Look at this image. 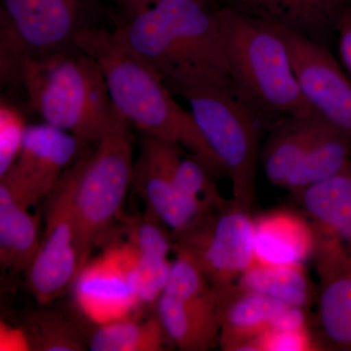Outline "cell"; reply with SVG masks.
Here are the masks:
<instances>
[{
    "label": "cell",
    "mask_w": 351,
    "mask_h": 351,
    "mask_svg": "<svg viewBox=\"0 0 351 351\" xmlns=\"http://www.w3.org/2000/svg\"><path fill=\"white\" fill-rule=\"evenodd\" d=\"M156 313L171 343L180 350L207 351L219 346V306L188 304L162 294Z\"/></svg>",
    "instance_id": "obj_19"
},
{
    "label": "cell",
    "mask_w": 351,
    "mask_h": 351,
    "mask_svg": "<svg viewBox=\"0 0 351 351\" xmlns=\"http://www.w3.org/2000/svg\"><path fill=\"white\" fill-rule=\"evenodd\" d=\"M17 82L44 122L84 145L98 143L117 117L101 66L76 45L27 62Z\"/></svg>",
    "instance_id": "obj_4"
},
{
    "label": "cell",
    "mask_w": 351,
    "mask_h": 351,
    "mask_svg": "<svg viewBox=\"0 0 351 351\" xmlns=\"http://www.w3.org/2000/svg\"><path fill=\"white\" fill-rule=\"evenodd\" d=\"M80 158V157H78ZM78 159L62 176L44 205V228L36 257L25 271L29 292L45 306L73 285L80 272L73 195Z\"/></svg>",
    "instance_id": "obj_9"
},
{
    "label": "cell",
    "mask_w": 351,
    "mask_h": 351,
    "mask_svg": "<svg viewBox=\"0 0 351 351\" xmlns=\"http://www.w3.org/2000/svg\"><path fill=\"white\" fill-rule=\"evenodd\" d=\"M182 147L141 133L140 154L134 163L133 184L145 201L147 213L173 235L189 228L208 207L204 201L182 191L173 176Z\"/></svg>",
    "instance_id": "obj_11"
},
{
    "label": "cell",
    "mask_w": 351,
    "mask_h": 351,
    "mask_svg": "<svg viewBox=\"0 0 351 351\" xmlns=\"http://www.w3.org/2000/svg\"><path fill=\"white\" fill-rule=\"evenodd\" d=\"M133 156L132 126L117 112L94 149L78 158L73 215L80 270L119 219L133 182Z\"/></svg>",
    "instance_id": "obj_5"
},
{
    "label": "cell",
    "mask_w": 351,
    "mask_h": 351,
    "mask_svg": "<svg viewBox=\"0 0 351 351\" xmlns=\"http://www.w3.org/2000/svg\"><path fill=\"white\" fill-rule=\"evenodd\" d=\"M189 106L196 125L232 182V199L251 211L265 131L243 104L213 87H191L177 93Z\"/></svg>",
    "instance_id": "obj_6"
},
{
    "label": "cell",
    "mask_w": 351,
    "mask_h": 351,
    "mask_svg": "<svg viewBox=\"0 0 351 351\" xmlns=\"http://www.w3.org/2000/svg\"><path fill=\"white\" fill-rule=\"evenodd\" d=\"M122 1H123V2L131 1V0H122Z\"/></svg>",
    "instance_id": "obj_30"
},
{
    "label": "cell",
    "mask_w": 351,
    "mask_h": 351,
    "mask_svg": "<svg viewBox=\"0 0 351 351\" xmlns=\"http://www.w3.org/2000/svg\"><path fill=\"white\" fill-rule=\"evenodd\" d=\"M251 17L278 25L329 48L351 0H226Z\"/></svg>",
    "instance_id": "obj_15"
},
{
    "label": "cell",
    "mask_w": 351,
    "mask_h": 351,
    "mask_svg": "<svg viewBox=\"0 0 351 351\" xmlns=\"http://www.w3.org/2000/svg\"><path fill=\"white\" fill-rule=\"evenodd\" d=\"M289 50L302 94L351 144V80L329 48L276 25Z\"/></svg>",
    "instance_id": "obj_12"
},
{
    "label": "cell",
    "mask_w": 351,
    "mask_h": 351,
    "mask_svg": "<svg viewBox=\"0 0 351 351\" xmlns=\"http://www.w3.org/2000/svg\"><path fill=\"white\" fill-rule=\"evenodd\" d=\"M328 124L315 112L289 115L274 124L267 132L261 152V165L267 180L285 188L291 174Z\"/></svg>",
    "instance_id": "obj_18"
},
{
    "label": "cell",
    "mask_w": 351,
    "mask_h": 351,
    "mask_svg": "<svg viewBox=\"0 0 351 351\" xmlns=\"http://www.w3.org/2000/svg\"><path fill=\"white\" fill-rule=\"evenodd\" d=\"M216 12L230 63L233 97L255 115L265 134L284 117L313 112L276 25L228 6Z\"/></svg>",
    "instance_id": "obj_3"
},
{
    "label": "cell",
    "mask_w": 351,
    "mask_h": 351,
    "mask_svg": "<svg viewBox=\"0 0 351 351\" xmlns=\"http://www.w3.org/2000/svg\"><path fill=\"white\" fill-rule=\"evenodd\" d=\"M86 147L75 136L46 122L29 125L19 156L0 178V184L20 204L36 206Z\"/></svg>",
    "instance_id": "obj_10"
},
{
    "label": "cell",
    "mask_w": 351,
    "mask_h": 351,
    "mask_svg": "<svg viewBox=\"0 0 351 351\" xmlns=\"http://www.w3.org/2000/svg\"><path fill=\"white\" fill-rule=\"evenodd\" d=\"M326 350L319 337L308 327L300 329H269L244 346L242 351Z\"/></svg>",
    "instance_id": "obj_26"
},
{
    "label": "cell",
    "mask_w": 351,
    "mask_h": 351,
    "mask_svg": "<svg viewBox=\"0 0 351 351\" xmlns=\"http://www.w3.org/2000/svg\"><path fill=\"white\" fill-rule=\"evenodd\" d=\"M318 278V337L326 350L351 351V269Z\"/></svg>",
    "instance_id": "obj_21"
},
{
    "label": "cell",
    "mask_w": 351,
    "mask_h": 351,
    "mask_svg": "<svg viewBox=\"0 0 351 351\" xmlns=\"http://www.w3.org/2000/svg\"><path fill=\"white\" fill-rule=\"evenodd\" d=\"M31 350L82 351L86 350L87 339L75 324L61 314L40 311L29 315L25 328Z\"/></svg>",
    "instance_id": "obj_25"
},
{
    "label": "cell",
    "mask_w": 351,
    "mask_h": 351,
    "mask_svg": "<svg viewBox=\"0 0 351 351\" xmlns=\"http://www.w3.org/2000/svg\"><path fill=\"white\" fill-rule=\"evenodd\" d=\"M87 345L92 351H163L172 343L154 313L147 319L133 315L96 325Z\"/></svg>",
    "instance_id": "obj_23"
},
{
    "label": "cell",
    "mask_w": 351,
    "mask_h": 351,
    "mask_svg": "<svg viewBox=\"0 0 351 351\" xmlns=\"http://www.w3.org/2000/svg\"><path fill=\"white\" fill-rule=\"evenodd\" d=\"M113 32L149 64L173 93L213 87L233 96L232 73L216 10L205 0H131Z\"/></svg>",
    "instance_id": "obj_1"
},
{
    "label": "cell",
    "mask_w": 351,
    "mask_h": 351,
    "mask_svg": "<svg viewBox=\"0 0 351 351\" xmlns=\"http://www.w3.org/2000/svg\"><path fill=\"white\" fill-rule=\"evenodd\" d=\"M314 232V265L351 267V163L324 181L292 193Z\"/></svg>",
    "instance_id": "obj_13"
},
{
    "label": "cell",
    "mask_w": 351,
    "mask_h": 351,
    "mask_svg": "<svg viewBox=\"0 0 351 351\" xmlns=\"http://www.w3.org/2000/svg\"><path fill=\"white\" fill-rule=\"evenodd\" d=\"M0 348L1 350H31L25 329H15L4 324H1L0 332Z\"/></svg>",
    "instance_id": "obj_29"
},
{
    "label": "cell",
    "mask_w": 351,
    "mask_h": 351,
    "mask_svg": "<svg viewBox=\"0 0 351 351\" xmlns=\"http://www.w3.org/2000/svg\"><path fill=\"white\" fill-rule=\"evenodd\" d=\"M80 0H1L0 71L17 82L27 62L75 45L82 27Z\"/></svg>",
    "instance_id": "obj_7"
},
{
    "label": "cell",
    "mask_w": 351,
    "mask_h": 351,
    "mask_svg": "<svg viewBox=\"0 0 351 351\" xmlns=\"http://www.w3.org/2000/svg\"><path fill=\"white\" fill-rule=\"evenodd\" d=\"M314 243L313 226L306 215L279 209L254 218L255 262L304 263L313 257Z\"/></svg>",
    "instance_id": "obj_17"
},
{
    "label": "cell",
    "mask_w": 351,
    "mask_h": 351,
    "mask_svg": "<svg viewBox=\"0 0 351 351\" xmlns=\"http://www.w3.org/2000/svg\"><path fill=\"white\" fill-rule=\"evenodd\" d=\"M73 285L76 304L95 326L135 315L143 306L125 272L107 250L83 265Z\"/></svg>",
    "instance_id": "obj_14"
},
{
    "label": "cell",
    "mask_w": 351,
    "mask_h": 351,
    "mask_svg": "<svg viewBox=\"0 0 351 351\" xmlns=\"http://www.w3.org/2000/svg\"><path fill=\"white\" fill-rule=\"evenodd\" d=\"M219 316V346L242 351L247 343L267 331L288 304L235 284L217 295Z\"/></svg>",
    "instance_id": "obj_16"
},
{
    "label": "cell",
    "mask_w": 351,
    "mask_h": 351,
    "mask_svg": "<svg viewBox=\"0 0 351 351\" xmlns=\"http://www.w3.org/2000/svg\"><path fill=\"white\" fill-rule=\"evenodd\" d=\"M41 217L20 204L0 184V263L12 272L27 271L40 245Z\"/></svg>",
    "instance_id": "obj_20"
},
{
    "label": "cell",
    "mask_w": 351,
    "mask_h": 351,
    "mask_svg": "<svg viewBox=\"0 0 351 351\" xmlns=\"http://www.w3.org/2000/svg\"><path fill=\"white\" fill-rule=\"evenodd\" d=\"M75 44L101 66L113 107L132 127L186 149L217 179L226 176L191 112L177 103L162 77L113 32L83 27Z\"/></svg>",
    "instance_id": "obj_2"
},
{
    "label": "cell",
    "mask_w": 351,
    "mask_h": 351,
    "mask_svg": "<svg viewBox=\"0 0 351 351\" xmlns=\"http://www.w3.org/2000/svg\"><path fill=\"white\" fill-rule=\"evenodd\" d=\"M24 117L12 104H0V178L19 156L27 129Z\"/></svg>",
    "instance_id": "obj_27"
},
{
    "label": "cell",
    "mask_w": 351,
    "mask_h": 351,
    "mask_svg": "<svg viewBox=\"0 0 351 351\" xmlns=\"http://www.w3.org/2000/svg\"><path fill=\"white\" fill-rule=\"evenodd\" d=\"M237 284L290 306L307 309L316 294L304 263L265 265L254 262Z\"/></svg>",
    "instance_id": "obj_22"
},
{
    "label": "cell",
    "mask_w": 351,
    "mask_h": 351,
    "mask_svg": "<svg viewBox=\"0 0 351 351\" xmlns=\"http://www.w3.org/2000/svg\"><path fill=\"white\" fill-rule=\"evenodd\" d=\"M350 163V141L328 124L302 162L291 174L284 189L295 193L329 179Z\"/></svg>",
    "instance_id": "obj_24"
},
{
    "label": "cell",
    "mask_w": 351,
    "mask_h": 351,
    "mask_svg": "<svg viewBox=\"0 0 351 351\" xmlns=\"http://www.w3.org/2000/svg\"><path fill=\"white\" fill-rule=\"evenodd\" d=\"M173 239L174 248L195 258L217 295L235 285L255 262L254 218L232 198L208 207Z\"/></svg>",
    "instance_id": "obj_8"
},
{
    "label": "cell",
    "mask_w": 351,
    "mask_h": 351,
    "mask_svg": "<svg viewBox=\"0 0 351 351\" xmlns=\"http://www.w3.org/2000/svg\"><path fill=\"white\" fill-rule=\"evenodd\" d=\"M339 57L351 75V7L343 14L337 29Z\"/></svg>",
    "instance_id": "obj_28"
}]
</instances>
